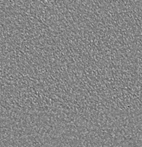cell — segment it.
<instances>
[{
	"mask_svg": "<svg viewBox=\"0 0 142 147\" xmlns=\"http://www.w3.org/2000/svg\"><path fill=\"white\" fill-rule=\"evenodd\" d=\"M40 1H42V2H44V3H49V2H51V1H52L53 0H40Z\"/></svg>",
	"mask_w": 142,
	"mask_h": 147,
	"instance_id": "obj_1",
	"label": "cell"
}]
</instances>
